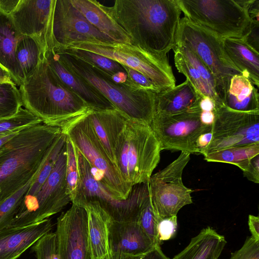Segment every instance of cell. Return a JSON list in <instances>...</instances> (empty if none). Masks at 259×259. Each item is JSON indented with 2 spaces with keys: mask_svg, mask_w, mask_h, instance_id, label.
I'll list each match as a JSON object with an SVG mask.
<instances>
[{
  "mask_svg": "<svg viewBox=\"0 0 259 259\" xmlns=\"http://www.w3.org/2000/svg\"><path fill=\"white\" fill-rule=\"evenodd\" d=\"M104 9L127 33L132 45L169 65L181 11L176 0H115Z\"/></svg>",
  "mask_w": 259,
  "mask_h": 259,
  "instance_id": "6da1fadb",
  "label": "cell"
},
{
  "mask_svg": "<svg viewBox=\"0 0 259 259\" xmlns=\"http://www.w3.org/2000/svg\"><path fill=\"white\" fill-rule=\"evenodd\" d=\"M62 134L43 123L24 129L0 151V202L15 193L40 170Z\"/></svg>",
  "mask_w": 259,
  "mask_h": 259,
  "instance_id": "7a4b0ae2",
  "label": "cell"
},
{
  "mask_svg": "<svg viewBox=\"0 0 259 259\" xmlns=\"http://www.w3.org/2000/svg\"><path fill=\"white\" fill-rule=\"evenodd\" d=\"M19 91L25 108L48 125L61 128L92 109L60 79L45 56Z\"/></svg>",
  "mask_w": 259,
  "mask_h": 259,
  "instance_id": "3957f363",
  "label": "cell"
},
{
  "mask_svg": "<svg viewBox=\"0 0 259 259\" xmlns=\"http://www.w3.org/2000/svg\"><path fill=\"white\" fill-rule=\"evenodd\" d=\"M53 50L68 69L99 92L127 119L150 126L157 93L142 88L132 80L115 82L108 73L69 51Z\"/></svg>",
  "mask_w": 259,
  "mask_h": 259,
  "instance_id": "277c9868",
  "label": "cell"
},
{
  "mask_svg": "<svg viewBox=\"0 0 259 259\" xmlns=\"http://www.w3.org/2000/svg\"><path fill=\"white\" fill-rule=\"evenodd\" d=\"M161 150L149 125L127 119L114 148L115 166L132 187L146 183L160 161Z\"/></svg>",
  "mask_w": 259,
  "mask_h": 259,
  "instance_id": "5b68a950",
  "label": "cell"
},
{
  "mask_svg": "<svg viewBox=\"0 0 259 259\" xmlns=\"http://www.w3.org/2000/svg\"><path fill=\"white\" fill-rule=\"evenodd\" d=\"M61 128L88 161L93 176L115 199H126L133 187L122 179L97 137L87 113L73 119Z\"/></svg>",
  "mask_w": 259,
  "mask_h": 259,
  "instance_id": "8992f818",
  "label": "cell"
},
{
  "mask_svg": "<svg viewBox=\"0 0 259 259\" xmlns=\"http://www.w3.org/2000/svg\"><path fill=\"white\" fill-rule=\"evenodd\" d=\"M193 23L222 38H243L251 21L247 9L251 0H176Z\"/></svg>",
  "mask_w": 259,
  "mask_h": 259,
  "instance_id": "52a82bcc",
  "label": "cell"
},
{
  "mask_svg": "<svg viewBox=\"0 0 259 259\" xmlns=\"http://www.w3.org/2000/svg\"><path fill=\"white\" fill-rule=\"evenodd\" d=\"M176 41L191 49L209 69L223 103L232 77L241 74L228 57L223 38L184 17L180 20Z\"/></svg>",
  "mask_w": 259,
  "mask_h": 259,
  "instance_id": "ba28073f",
  "label": "cell"
},
{
  "mask_svg": "<svg viewBox=\"0 0 259 259\" xmlns=\"http://www.w3.org/2000/svg\"><path fill=\"white\" fill-rule=\"evenodd\" d=\"M66 159L65 141L48 178L34 195H24L9 227L40 222L60 211L71 201L65 178Z\"/></svg>",
  "mask_w": 259,
  "mask_h": 259,
  "instance_id": "9c48e42d",
  "label": "cell"
},
{
  "mask_svg": "<svg viewBox=\"0 0 259 259\" xmlns=\"http://www.w3.org/2000/svg\"><path fill=\"white\" fill-rule=\"evenodd\" d=\"M61 49L83 50L111 59L141 73L161 91L176 85V80L170 65L164 64L133 45L116 42L78 41Z\"/></svg>",
  "mask_w": 259,
  "mask_h": 259,
  "instance_id": "30bf717a",
  "label": "cell"
},
{
  "mask_svg": "<svg viewBox=\"0 0 259 259\" xmlns=\"http://www.w3.org/2000/svg\"><path fill=\"white\" fill-rule=\"evenodd\" d=\"M80 180L79 194L72 204L82 207L96 201L112 217L121 222H137L144 198L145 190L140 185L133 187L128 198L117 200L92 175L89 162L74 147Z\"/></svg>",
  "mask_w": 259,
  "mask_h": 259,
  "instance_id": "8fae6325",
  "label": "cell"
},
{
  "mask_svg": "<svg viewBox=\"0 0 259 259\" xmlns=\"http://www.w3.org/2000/svg\"><path fill=\"white\" fill-rule=\"evenodd\" d=\"M190 160V153L181 152L177 158L151 176L149 195L158 220L177 215L183 207L193 203L194 190L185 186L182 180L183 170Z\"/></svg>",
  "mask_w": 259,
  "mask_h": 259,
  "instance_id": "7c38bea8",
  "label": "cell"
},
{
  "mask_svg": "<svg viewBox=\"0 0 259 259\" xmlns=\"http://www.w3.org/2000/svg\"><path fill=\"white\" fill-rule=\"evenodd\" d=\"M199 106L172 115L155 114L150 126L160 143L161 150H178L198 154L196 141L212 126L200 120Z\"/></svg>",
  "mask_w": 259,
  "mask_h": 259,
  "instance_id": "4fadbf2b",
  "label": "cell"
},
{
  "mask_svg": "<svg viewBox=\"0 0 259 259\" xmlns=\"http://www.w3.org/2000/svg\"><path fill=\"white\" fill-rule=\"evenodd\" d=\"M212 138L203 156L223 149L259 143V111L243 112L222 106L215 111Z\"/></svg>",
  "mask_w": 259,
  "mask_h": 259,
  "instance_id": "5bb4252c",
  "label": "cell"
},
{
  "mask_svg": "<svg viewBox=\"0 0 259 259\" xmlns=\"http://www.w3.org/2000/svg\"><path fill=\"white\" fill-rule=\"evenodd\" d=\"M56 259H91L85 209L72 204L57 218Z\"/></svg>",
  "mask_w": 259,
  "mask_h": 259,
  "instance_id": "9a60e30c",
  "label": "cell"
},
{
  "mask_svg": "<svg viewBox=\"0 0 259 259\" xmlns=\"http://www.w3.org/2000/svg\"><path fill=\"white\" fill-rule=\"evenodd\" d=\"M54 49L78 41L115 42L92 25L70 0H55L53 20Z\"/></svg>",
  "mask_w": 259,
  "mask_h": 259,
  "instance_id": "2e32d148",
  "label": "cell"
},
{
  "mask_svg": "<svg viewBox=\"0 0 259 259\" xmlns=\"http://www.w3.org/2000/svg\"><path fill=\"white\" fill-rule=\"evenodd\" d=\"M55 0H20L11 15L22 35L35 39L43 52L55 47L53 20Z\"/></svg>",
  "mask_w": 259,
  "mask_h": 259,
  "instance_id": "e0dca14e",
  "label": "cell"
},
{
  "mask_svg": "<svg viewBox=\"0 0 259 259\" xmlns=\"http://www.w3.org/2000/svg\"><path fill=\"white\" fill-rule=\"evenodd\" d=\"M53 228L51 219L0 230V259H17Z\"/></svg>",
  "mask_w": 259,
  "mask_h": 259,
  "instance_id": "ac0fdd59",
  "label": "cell"
},
{
  "mask_svg": "<svg viewBox=\"0 0 259 259\" xmlns=\"http://www.w3.org/2000/svg\"><path fill=\"white\" fill-rule=\"evenodd\" d=\"M109 242L110 253L132 255L144 254L155 247L136 222L113 221Z\"/></svg>",
  "mask_w": 259,
  "mask_h": 259,
  "instance_id": "d6986e66",
  "label": "cell"
},
{
  "mask_svg": "<svg viewBox=\"0 0 259 259\" xmlns=\"http://www.w3.org/2000/svg\"><path fill=\"white\" fill-rule=\"evenodd\" d=\"M45 57L51 68L60 79L79 96L92 109H116L99 92L68 69L61 62L53 50L47 51Z\"/></svg>",
  "mask_w": 259,
  "mask_h": 259,
  "instance_id": "ffe728a7",
  "label": "cell"
},
{
  "mask_svg": "<svg viewBox=\"0 0 259 259\" xmlns=\"http://www.w3.org/2000/svg\"><path fill=\"white\" fill-rule=\"evenodd\" d=\"M82 207L88 215L91 259H105L110 254L109 235L113 220L97 201H89Z\"/></svg>",
  "mask_w": 259,
  "mask_h": 259,
  "instance_id": "44dd1931",
  "label": "cell"
},
{
  "mask_svg": "<svg viewBox=\"0 0 259 259\" xmlns=\"http://www.w3.org/2000/svg\"><path fill=\"white\" fill-rule=\"evenodd\" d=\"M87 115L106 153L115 165L114 148L127 119L116 109H91Z\"/></svg>",
  "mask_w": 259,
  "mask_h": 259,
  "instance_id": "7402d4cb",
  "label": "cell"
},
{
  "mask_svg": "<svg viewBox=\"0 0 259 259\" xmlns=\"http://www.w3.org/2000/svg\"><path fill=\"white\" fill-rule=\"evenodd\" d=\"M202 97L186 79L178 85L156 94L155 114L172 115L191 110L199 106Z\"/></svg>",
  "mask_w": 259,
  "mask_h": 259,
  "instance_id": "603a6c76",
  "label": "cell"
},
{
  "mask_svg": "<svg viewBox=\"0 0 259 259\" xmlns=\"http://www.w3.org/2000/svg\"><path fill=\"white\" fill-rule=\"evenodd\" d=\"M21 35L11 16L0 11V66L9 73L17 86L25 79L15 56L16 45Z\"/></svg>",
  "mask_w": 259,
  "mask_h": 259,
  "instance_id": "cb8c5ba5",
  "label": "cell"
},
{
  "mask_svg": "<svg viewBox=\"0 0 259 259\" xmlns=\"http://www.w3.org/2000/svg\"><path fill=\"white\" fill-rule=\"evenodd\" d=\"M70 2L92 25L114 41L132 45L130 36L99 2L96 0H70Z\"/></svg>",
  "mask_w": 259,
  "mask_h": 259,
  "instance_id": "d4e9b609",
  "label": "cell"
},
{
  "mask_svg": "<svg viewBox=\"0 0 259 259\" xmlns=\"http://www.w3.org/2000/svg\"><path fill=\"white\" fill-rule=\"evenodd\" d=\"M227 241L210 227L202 229L188 245L171 259H219Z\"/></svg>",
  "mask_w": 259,
  "mask_h": 259,
  "instance_id": "484cf974",
  "label": "cell"
},
{
  "mask_svg": "<svg viewBox=\"0 0 259 259\" xmlns=\"http://www.w3.org/2000/svg\"><path fill=\"white\" fill-rule=\"evenodd\" d=\"M223 43L228 57L241 75L258 87L259 53L243 39L223 38Z\"/></svg>",
  "mask_w": 259,
  "mask_h": 259,
  "instance_id": "4316f807",
  "label": "cell"
},
{
  "mask_svg": "<svg viewBox=\"0 0 259 259\" xmlns=\"http://www.w3.org/2000/svg\"><path fill=\"white\" fill-rule=\"evenodd\" d=\"M223 104L234 110L259 111L257 90L248 78L242 75H234L231 79Z\"/></svg>",
  "mask_w": 259,
  "mask_h": 259,
  "instance_id": "83f0119b",
  "label": "cell"
},
{
  "mask_svg": "<svg viewBox=\"0 0 259 259\" xmlns=\"http://www.w3.org/2000/svg\"><path fill=\"white\" fill-rule=\"evenodd\" d=\"M173 50L175 64L178 71L186 77L202 97H208L214 101L216 110L224 106L215 91L205 82L198 71L186 60L179 49L175 46Z\"/></svg>",
  "mask_w": 259,
  "mask_h": 259,
  "instance_id": "f1b7e54d",
  "label": "cell"
},
{
  "mask_svg": "<svg viewBox=\"0 0 259 259\" xmlns=\"http://www.w3.org/2000/svg\"><path fill=\"white\" fill-rule=\"evenodd\" d=\"M44 56V52L35 39L28 36H21L16 45L15 56L25 78L34 71Z\"/></svg>",
  "mask_w": 259,
  "mask_h": 259,
  "instance_id": "f546056e",
  "label": "cell"
},
{
  "mask_svg": "<svg viewBox=\"0 0 259 259\" xmlns=\"http://www.w3.org/2000/svg\"><path fill=\"white\" fill-rule=\"evenodd\" d=\"M259 154V143L229 147L210 152L204 155L208 162H223L235 165L242 164Z\"/></svg>",
  "mask_w": 259,
  "mask_h": 259,
  "instance_id": "4dcf8cb0",
  "label": "cell"
},
{
  "mask_svg": "<svg viewBox=\"0 0 259 259\" xmlns=\"http://www.w3.org/2000/svg\"><path fill=\"white\" fill-rule=\"evenodd\" d=\"M23 106L21 95L13 81L0 82V120L16 114Z\"/></svg>",
  "mask_w": 259,
  "mask_h": 259,
  "instance_id": "1f68e13d",
  "label": "cell"
},
{
  "mask_svg": "<svg viewBox=\"0 0 259 259\" xmlns=\"http://www.w3.org/2000/svg\"><path fill=\"white\" fill-rule=\"evenodd\" d=\"M67 159L65 178L68 193L72 203L77 198L80 187V180L75 148L66 136Z\"/></svg>",
  "mask_w": 259,
  "mask_h": 259,
  "instance_id": "d6a6232c",
  "label": "cell"
},
{
  "mask_svg": "<svg viewBox=\"0 0 259 259\" xmlns=\"http://www.w3.org/2000/svg\"><path fill=\"white\" fill-rule=\"evenodd\" d=\"M41 123V120L38 117L21 107L14 116L0 120V137L19 132Z\"/></svg>",
  "mask_w": 259,
  "mask_h": 259,
  "instance_id": "836d02e7",
  "label": "cell"
},
{
  "mask_svg": "<svg viewBox=\"0 0 259 259\" xmlns=\"http://www.w3.org/2000/svg\"><path fill=\"white\" fill-rule=\"evenodd\" d=\"M37 174L15 193L0 202V230L10 226L24 195L32 185Z\"/></svg>",
  "mask_w": 259,
  "mask_h": 259,
  "instance_id": "e575fe53",
  "label": "cell"
},
{
  "mask_svg": "<svg viewBox=\"0 0 259 259\" xmlns=\"http://www.w3.org/2000/svg\"><path fill=\"white\" fill-rule=\"evenodd\" d=\"M158 221L149 196L140 211L137 222L155 247L160 246L161 244L158 237Z\"/></svg>",
  "mask_w": 259,
  "mask_h": 259,
  "instance_id": "d590c367",
  "label": "cell"
},
{
  "mask_svg": "<svg viewBox=\"0 0 259 259\" xmlns=\"http://www.w3.org/2000/svg\"><path fill=\"white\" fill-rule=\"evenodd\" d=\"M67 50L84 60L104 70L110 75L119 73H127L123 65L115 60L105 56L83 50Z\"/></svg>",
  "mask_w": 259,
  "mask_h": 259,
  "instance_id": "8d00e7d4",
  "label": "cell"
},
{
  "mask_svg": "<svg viewBox=\"0 0 259 259\" xmlns=\"http://www.w3.org/2000/svg\"><path fill=\"white\" fill-rule=\"evenodd\" d=\"M36 259H56V234L49 232L32 246Z\"/></svg>",
  "mask_w": 259,
  "mask_h": 259,
  "instance_id": "74e56055",
  "label": "cell"
},
{
  "mask_svg": "<svg viewBox=\"0 0 259 259\" xmlns=\"http://www.w3.org/2000/svg\"><path fill=\"white\" fill-rule=\"evenodd\" d=\"M229 259H259V240L247 237L242 247L231 253Z\"/></svg>",
  "mask_w": 259,
  "mask_h": 259,
  "instance_id": "f35d334b",
  "label": "cell"
},
{
  "mask_svg": "<svg viewBox=\"0 0 259 259\" xmlns=\"http://www.w3.org/2000/svg\"><path fill=\"white\" fill-rule=\"evenodd\" d=\"M177 227V215L158 220L157 233L160 242H161L173 238L176 234Z\"/></svg>",
  "mask_w": 259,
  "mask_h": 259,
  "instance_id": "ab89813d",
  "label": "cell"
},
{
  "mask_svg": "<svg viewBox=\"0 0 259 259\" xmlns=\"http://www.w3.org/2000/svg\"><path fill=\"white\" fill-rule=\"evenodd\" d=\"M128 76L135 83L143 89L158 93L161 90L149 78L139 71L124 66Z\"/></svg>",
  "mask_w": 259,
  "mask_h": 259,
  "instance_id": "60d3db41",
  "label": "cell"
},
{
  "mask_svg": "<svg viewBox=\"0 0 259 259\" xmlns=\"http://www.w3.org/2000/svg\"><path fill=\"white\" fill-rule=\"evenodd\" d=\"M249 181L259 183V154L249 159L241 169Z\"/></svg>",
  "mask_w": 259,
  "mask_h": 259,
  "instance_id": "b9f144b4",
  "label": "cell"
},
{
  "mask_svg": "<svg viewBox=\"0 0 259 259\" xmlns=\"http://www.w3.org/2000/svg\"><path fill=\"white\" fill-rule=\"evenodd\" d=\"M242 39L248 46L259 53V22L251 21L248 33Z\"/></svg>",
  "mask_w": 259,
  "mask_h": 259,
  "instance_id": "7bdbcfd3",
  "label": "cell"
},
{
  "mask_svg": "<svg viewBox=\"0 0 259 259\" xmlns=\"http://www.w3.org/2000/svg\"><path fill=\"white\" fill-rule=\"evenodd\" d=\"M211 131L201 135L196 141V148L198 154H201L202 152L209 145L212 138Z\"/></svg>",
  "mask_w": 259,
  "mask_h": 259,
  "instance_id": "ee69618b",
  "label": "cell"
},
{
  "mask_svg": "<svg viewBox=\"0 0 259 259\" xmlns=\"http://www.w3.org/2000/svg\"><path fill=\"white\" fill-rule=\"evenodd\" d=\"M248 225L251 236L259 240V218L252 214L248 215Z\"/></svg>",
  "mask_w": 259,
  "mask_h": 259,
  "instance_id": "f6af8a7d",
  "label": "cell"
},
{
  "mask_svg": "<svg viewBox=\"0 0 259 259\" xmlns=\"http://www.w3.org/2000/svg\"><path fill=\"white\" fill-rule=\"evenodd\" d=\"M20 0H0V11L11 15L18 6Z\"/></svg>",
  "mask_w": 259,
  "mask_h": 259,
  "instance_id": "bcb514c9",
  "label": "cell"
},
{
  "mask_svg": "<svg viewBox=\"0 0 259 259\" xmlns=\"http://www.w3.org/2000/svg\"><path fill=\"white\" fill-rule=\"evenodd\" d=\"M141 259H169L162 252L160 246L155 247L153 249L144 254Z\"/></svg>",
  "mask_w": 259,
  "mask_h": 259,
  "instance_id": "7dc6e473",
  "label": "cell"
},
{
  "mask_svg": "<svg viewBox=\"0 0 259 259\" xmlns=\"http://www.w3.org/2000/svg\"><path fill=\"white\" fill-rule=\"evenodd\" d=\"M199 106L201 111L215 112L216 110L214 101L208 97H202Z\"/></svg>",
  "mask_w": 259,
  "mask_h": 259,
  "instance_id": "c3c4849f",
  "label": "cell"
},
{
  "mask_svg": "<svg viewBox=\"0 0 259 259\" xmlns=\"http://www.w3.org/2000/svg\"><path fill=\"white\" fill-rule=\"evenodd\" d=\"M215 112L201 111L200 120L201 122L207 126H212L215 118Z\"/></svg>",
  "mask_w": 259,
  "mask_h": 259,
  "instance_id": "681fc988",
  "label": "cell"
},
{
  "mask_svg": "<svg viewBox=\"0 0 259 259\" xmlns=\"http://www.w3.org/2000/svg\"><path fill=\"white\" fill-rule=\"evenodd\" d=\"M143 255H132L121 253H110L105 259H141Z\"/></svg>",
  "mask_w": 259,
  "mask_h": 259,
  "instance_id": "f907efd6",
  "label": "cell"
},
{
  "mask_svg": "<svg viewBox=\"0 0 259 259\" xmlns=\"http://www.w3.org/2000/svg\"><path fill=\"white\" fill-rule=\"evenodd\" d=\"M18 133L19 132L14 133L10 135L0 137V151L3 146L6 144V143Z\"/></svg>",
  "mask_w": 259,
  "mask_h": 259,
  "instance_id": "816d5d0a",
  "label": "cell"
},
{
  "mask_svg": "<svg viewBox=\"0 0 259 259\" xmlns=\"http://www.w3.org/2000/svg\"><path fill=\"white\" fill-rule=\"evenodd\" d=\"M0 77L11 80V76L9 73L6 70H5L1 66H0Z\"/></svg>",
  "mask_w": 259,
  "mask_h": 259,
  "instance_id": "f5cc1de1",
  "label": "cell"
},
{
  "mask_svg": "<svg viewBox=\"0 0 259 259\" xmlns=\"http://www.w3.org/2000/svg\"><path fill=\"white\" fill-rule=\"evenodd\" d=\"M6 81H12L11 79H8L0 77V82H6Z\"/></svg>",
  "mask_w": 259,
  "mask_h": 259,
  "instance_id": "db71d44e",
  "label": "cell"
}]
</instances>
